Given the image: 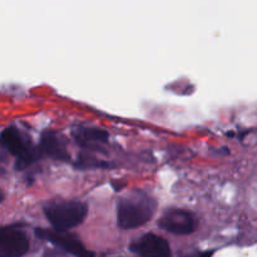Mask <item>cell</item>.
Wrapping results in <instances>:
<instances>
[{
    "instance_id": "cell-5",
    "label": "cell",
    "mask_w": 257,
    "mask_h": 257,
    "mask_svg": "<svg viewBox=\"0 0 257 257\" xmlns=\"http://www.w3.org/2000/svg\"><path fill=\"white\" fill-rule=\"evenodd\" d=\"M158 226L165 231L175 235H188L196 228V218L191 212L181 208H168L165 211Z\"/></svg>"
},
{
    "instance_id": "cell-6",
    "label": "cell",
    "mask_w": 257,
    "mask_h": 257,
    "mask_svg": "<svg viewBox=\"0 0 257 257\" xmlns=\"http://www.w3.org/2000/svg\"><path fill=\"white\" fill-rule=\"evenodd\" d=\"M29 250V240L24 231L15 226H5L0 232L2 257H22Z\"/></svg>"
},
{
    "instance_id": "cell-8",
    "label": "cell",
    "mask_w": 257,
    "mask_h": 257,
    "mask_svg": "<svg viewBox=\"0 0 257 257\" xmlns=\"http://www.w3.org/2000/svg\"><path fill=\"white\" fill-rule=\"evenodd\" d=\"M40 152L57 161L68 162L70 160L64 138L52 131L43 133L42 141H40Z\"/></svg>"
},
{
    "instance_id": "cell-1",
    "label": "cell",
    "mask_w": 257,
    "mask_h": 257,
    "mask_svg": "<svg viewBox=\"0 0 257 257\" xmlns=\"http://www.w3.org/2000/svg\"><path fill=\"white\" fill-rule=\"evenodd\" d=\"M157 210L155 198L142 190H133L117 202V222L120 228L140 227L147 223Z\"/></svg>"
},
{
    "instance_id": "cell-2",
    "label": "cell",
    "mask_w": 257,
    "mask_h": 257,
    "mask_svg": "<svg viewBox=\"0 0 257 257\" xmlns=\"http://www.w3.org/2000/svg\"><path fill=\"white\" fill-rule=\"evenodd\" d=\"M88 206L80 201H57L48 203L44 213L50 225L57 231H68L84 221Z\"/></svg>"
},
{
    "instance_id": "cell-7",
    "label": "cell",
    "mask_w": 257,
    "mask_h": 257,
    "mask_svg": "<svg viewBox=\"0 0 257 257\" xmlns=\"http://www.w3.org/2000/svg\"><path fill=\"white\" fill-rule=\"evenodd\" d=\"M131 251L142 257H170L171 248L167 241L155 233H146L131 245Z\"/></svg>"
},
{
    "instance_id": "cell-4",
    "label": "cell",
    "mask_w": 257,
    "mask_h": 257,
    "mask_svg": "<svg viewBox=\"0 0 257 257\" xmlns=\"http://www.w3.org/2000/svg\"><path fill=\"white\" fill-rule=\"evenodd\" d=\"M38 237H42L44 240L49 241L53 245L63 248L70 255L75 257H94V253L90 252L85 248V246L78 240L75 236L67 233V231H57V230H45V228H37L35 230Z\"/></svg>"
},
{
    "instance_id": "cell-3",
    "label": "cell",
    "mask_w": 257,
    "mask_h": 257,
    "mask_svg": "<svg viewBox=\"0 0 257 257\" xmlns=\"http://www.w3.org/2000/svg\"><path fill=\"white\" fill-rule=\"evenodd\" d=\"M2 143L13 156L17 157L18 167H27L37 157L35 151L14 127H8L3 131Z\"/></svg>"
},
{
    "instance_id": "cell-9",
    "label": "cell",
    "mask_w": 257,
    "mask_h": 257,
    "mask_svg": "<svg viewBox=\"0 0 257 257\" xmlns=\"http://www.w3.org/2000/svg\"><path fill=\"white\" fill-rule=\"evenodd\" d=\"M74 138L79 145L84 146V147H90V146L102 145V143L108 142V133L105 131L99 130V128H85L79 127L74 130L73 132Z\"/></svg>"
}]
</instances>
